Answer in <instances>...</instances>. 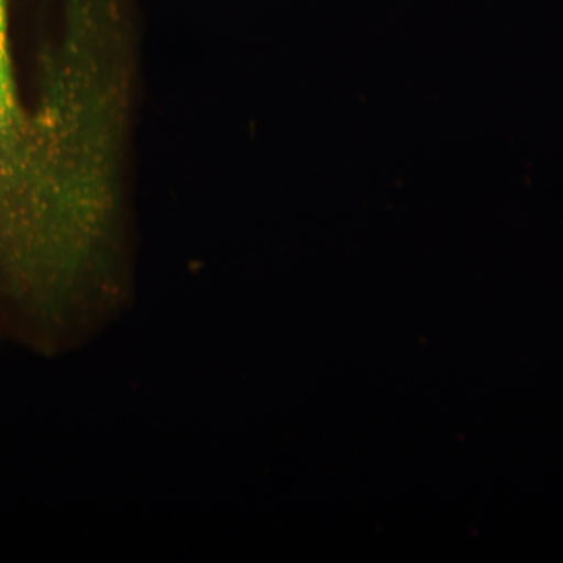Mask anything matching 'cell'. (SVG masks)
<instances>
[{
	"mask_svg": "<svg viewBox=\"0 0 563 563\" xmlns=\"http://www.w3.org/2000/svg\"><path fill=\"white\" fill-rule=\"evenodd\" d=\"M16 92L9 47V0H0V109Z\"/></svg>",
	"mask_w": 563,
	"mask_h": 563,
	"instance_id": "obj_1",
	"label": "cell"
}]
</instances>
